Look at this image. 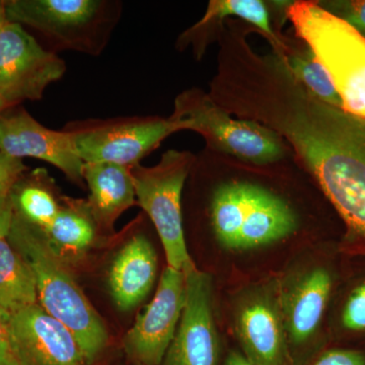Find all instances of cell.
I'll return each mask as SVG.
<instances>
[{
	"label": "cell",
	"mask_w": 365,
	"mask_h": 365,
	"mask_svg": "<svg viewBox=\"0 0 365 365\" xmlns=\"http://www.w3.org/2000/svg\"><path fill=\"white\" fill-rule=\"evenodd\" d=\"M242 111L294 146L344 220L341 251L365 257V118L319 100L284 66L255 83Z\"/></svg>",
	"instance_id": "6da1fadb"
},
{
	"label": "cell",
	"mask_w": 365,
	"mask_h": 365,
	"mask_svg": "<svg viewBox=\"0 0 365 365\" xmlns=\"http://www.w3.org/2000/svg\"><path fill=\"white\" fill-rule=\"evenodd\" d=\"M346 259L339 245H312L276 275L292 365H307L330 347L329 313Z\"/></svg>",
	"instance_id": "7a4b0ae2"
},
{
	"label": "cell",
	"mask_w": 365,
	"mask_h": 365,
	"mask_svg": "<svg viewBox=\"0 0 365 365\" xmlns=\"http://www.w3.org/2000/svg\"><path fill=\"white\" fill-rule=\"evenodd\" d=\"M7 239L32 269L40 306L71 331L88 365H98L109 335L63 259L50 246L41 228L16 212Z\"/></svg>",
	"instance_id": "3957f363"
},
{
	"label": "cell",
	"mask_w": 365,
	"mask_h": 365,
	"mask_svg": "<svg viewBox=\"0 0 365 365\" xmlns=\"http://www.w3.org/2000/svg\"><path fill=\"white\" fill-rule=\"evenodd\" d=\"M211 223L220 246L247 252L271 246L297 228L294 210L279 196L248 182H232L216 190Z\"/></svg>",
	"instance_id": "277c9868"
},
{
	"label": "cell",
	"mask_w": 365,
	"mask_h": 365,
	"mask_svg": "<svg viewBox=\"0 0 365 365\" xmlns=\"http://www.w3.org/2000/svg\"><path fill=\"white\" fill-rule=\"evenodd\" d=\"M287 14L332 78L343 110L365 118V37L314 2H294Z\"/></svg>",
	"instance_id": "5b68a950"
},
{
	"label": "cell",
	"mask_w": 365,
	"mask_h": 365,
	"mask_svg": "<svg viewBox=\"0 0 365 365\" xmlns=\"http://www.w3.org/2000/svg\"><path fill=\"white\" fill-rule=\"evenodd\" d=\"M188 151L168 150L153 167L131 168L137 205L157 228L168 266L186 274L195 267L186 241L182 220V192L192 165Z\"/></svg>",
	"instance_id": "8992f818"
},
{
	"label": "cell",
	"mask_w": 365,
	"mask_h": 365,
	"mask_svg": "<svg viewBox=\"0 0 365 365\" xmlns=\"http://www.w3.org/2000/svg\"><path fill=\"white\" fill-rule=\"evenodd\" d=\"M185 130L198 132L213 148L256 165L276 162L283 155L281 137L251 120L235 119L210 96L190 90L178 96L172 116Z\"/></svg>",
	"instance_id": "52a82bcc"
},
{
	"label": "cell",
	"mask_w": 365,
	"mask_h": 365,
	"mask_svg": "<svg viewBox=\"0 0 365 365\" xmlns=\"http://www.w3.org/2000/svg\"><path fill=\"white\" fill-rule=\"evenodd\" d=\"M237 349L255 365H292L281 311L277 276L237 288L230 300Z\"/></svg>",
	"instance_id": "ba28073f"
},
{
	"label": "cell",
	"mask_w": 365,
	"mask_h": 365,
	"mask_svg": "<svg viewBox=\"0 0 365 365\" xmlns=\"http://www.w3.org/2000/svg\"><path fill=\"white\" fill-rule=\"evenodd\" d=\"M63 130L71 134L83 163L133 168L168 136L185 127L173 117H122L72 122Z\"/></svg>",
	"instance_id": "9c48e42d"
},
{
	"label": "cell",
	"mask_w": 365,
	"mask_h": 365,
	"mask_svg": "<svg viewBox=\"0 0 365 365\" xmlns=\"http://www.w3.org/2000/svg\"><path fill=\"white\" fill-rule=\"evenodd\" d=\"M66 71V62L19 24L7 21L0 28V97L9 107L41 100Z\"/></svg>",
	"instance_id": "30bf717a"
},
{
	"label": "cell",
	"mask_w": 365,
	"mask_h": 365,
	"mask_svg": "<svg viewBox=\"0 0 365 365\" xmlns=\"http://www.w3.org/2000/svg\"><path fill=\"white\" fill-rule=\"evenodd\" d=\"M210 274L194 267L186 273V302L174 339L160 365H222Z\"/></svg>",
	"instance_id": "8fae6325"
},
{
	"label": "cell",
	"mask_w": 365,
	"mask_h": 365,
	"mask_svg": "<svg viewBox=\"0 0 365 365\" xmlns=\"http://www.w3.org/2000/svg\"><path fill=\"white\" fill-rule=\"evenodd\" d=\"M186 302V274L163 270L155 297L125 335L123 350L133 365H160L177 332Z\"/></svg>",
	"instance_id": "7c38bea8"
},
{
	"label": "cell",
	"mask_w": 365,
	"mask_h": 365,
	"mask_svg": "<svg viewBox=\"0 0 365 365\" xmlns=\"http://www.w3.org/2000/svg\"><path fill=\"white\" fill-rule=\"evenodd\" d=\"M105 1L98 0H9L7 21L31 26L63 48L88 52V35L105 18Z\"/></svg>",
	"instance_id": "4fadbf2b"
},
{
	"label": "cell",
	"mask_w": 365,
	"mask_h": 365,
	"mask_svg": "<svg viewBox=\"0 0 365 365\" xmlns=\"http://www.w3.org/2000/svg\"><path fill=\"white\" fill-rule=\"evenodd\" d=\"M6 319L18 365H88L71 331L40 304Z\"/></svg>",
	"instance_id": "5bb4252c"
},
{
	"label": "cell",
	"mask_w": 365,
	"mask_h": 365,
	"mask_svg": "<svg viewBox=\"0 0 365 365\" xmlns=\"http://www.w3.org/2000/svg\"><path fill=\"white\" fill-rule=\"evenodd\" d=\"M0 116V151L21 158L44 160L61 170L71 181L83 186V160L68 132L46 128L25 109Z\"/></svg>",
	"instance_id": "9a60e30c"
},
{
	"label": "cell",
	"mask_w": 365,
	"mask_h": 365,
	"mask_svg": "<svg viewBox=\"0 0 365 365\" xmlns=\"http://www.w3.org/2000/svg\"><path fill=\"white\" fill-rule=\"evenodd\" d=\"M158 272V256L148 237L136 235L113 262L109 287L118 309L130 311L150 294Z\"/></svg>",
	"instance_id": "2e32d148"
},
{
	"label": "cell",
	"mask_w": 365,
	"mask_h": 365,
	"mask_svg": "<svg viewBox=\"0 0 365 365\" xmlns=\"http://www.w3.org/2000/svg\"><path fill=\"white\" fill-rule=\"evenodd\" d=\"M346 264L328 318L331 346L364 348L365 345V257Z\"/></svg>",
	"instance_id": "e0dca14e"
},
{
	"label": "cell",
	"mask_w": 365,
	"mask_h": 365,
	"mask_svg": "<svg viewBox=\"0 0 365 365\" xmlns=\"http://www.w3.org/2000/svg\"><path fill=\"white\" fill-rule=\"evenodd\" d=\"M83 177L90 190L88 207L98 227H112L122 213L136 205L131 168L111 163H85Z\"/></svg>",
	"instance_id": "ac0fdd59"
},
{
	"label": "cell",
	"mask_w": 365,
	"mask_h": 365,
	"mask_svg": "<svg viewBox=\"0 0 365 365\" xmlns=\"http://www.w3.org/2000/svg\"><path fill=\"white\" fill-rule=\"evenodd\" d=\"M98 225L88 200L64 199L56 217L42 232L52 249L64 260L81 256L95 241Z\"/></svg>",
	"instance_id": "d6986e66"
},
{
	"label": "cell",
	"mask_w": 365,
	"mask_h": 365,
	"mask_svg": "<svg viewBox=\"0 0 365 365\" xmlns=\"http://www.w3.org/2000/svg\"><path fill=\"white\" fill-rule=\"evenodd\" d=\"M39 304L32 269L9 242L0 241V309L6 318Z\"/></svg>",
	"instance_id": "ffe728a7"
},
{
	"label": "cell",
	"mask_w": 365,
	"mask_h": 365,
	"mask_svg": "<svg viewBox=\"0 0 365 365\" xmlns=\"http://www.w3.org/2000/svg\"><path fill=\"white\" fill-rule=\"evenodd\" d=\"M52 182L44 169L25 172L9 193L14 212L41 230L51 225L61 205Z\"/></svg>",
	"instance_id": "44dd1931"
},
{
	"label": "cell",
	"mask_w": 365,
	"mask_h": 365,
	"mask_svg": "<svg viewBox=\"0 0 365 365\" xmlns=\"http://www.w3.org/2000/svg\"><path fill=\"white\" fill-rule=\"evenodd\" d=\"M279 54L288 69L314 96L327 104L343 109L342 100L332 78L311 49L292 54L279 52Z\"/></svg>",
	"instance_id": "7402d4cb"
},
{
	"label": "cell",
	"mask_w": 365,
	"mask_h": 365,
	"mask_svg": "<svg viewBox=\"0 0 365 365\" xmlns=\"http://www.w3.org/2000/svg\"><path fill=\"white\" fill-rule=\"evenodd\" d=\"M234 16L253 24L267 35L276 48L285 49L271 28L270 20L265 4L259 0H212L209 2L207 11L202 20L194 29L202 28L211 21L222 20L225 16Z\"/></svg>",
	"instance_id": "603a6c76"
},
{
	"label": "cell",
	"mask_w": 365,
	"mask_h": 365,
	"mask_svg": "<svg viewBox=\"0 0 365 365\" xmlns=\"http://www.w3.org/2000/svg\"><path fill=\"white\" fill-rule=\"evenodd\" d=\"M319 6L344 21L365 37V0L327 1Z\"/></svg>",
	"instance_id": "cb8c5ba5"
},
{
	"label": "cell",
	"mask_w": 365,
	"mask_h": 365,
	"mask_svg": "<svg viewBox=\"0 0 365 365\" xmlns=\"http://www.w3.org/2000/svg\"><path fill=\"white\" fill-rule=\"evenodd\" d=\"M307 365H365V348L330 346Z\"/></svg>",
	"instance_id": "d4e9b609"
},
{
	"label": "cell",
	"mask_w": 365,
	"mask_h": 365,
	"mask_svg": "<svg viewBox=\"0 0 365 365\" xmlns=\"http://www.w3.org/2000/svg\"><path fill=\"white\" fill-rule=\"evenodd\" d=\"M26 170L23 160L0 151V196H9L14 184Z\"/></svg>",
	"instance_id": "484cf974"
},
{
	"label": "cell",
	"mask_w": 365,
	"mask_h": 365,
	"mask_svg": "<svg viewBox=\"0 0 365 365\" xmlns=\"http://www.w3.org/2000/svg\"><path fill=\"white\" fill-rule=\"evenodd\" d=\"M0 365H18L11 344L6 314L0 309Z\"/></svg>",
	"instance_id": "4316f807"
},
{
	"label": "cell",
	"mask_w": 365,
	"mask_h": 365,
	"mask_svg": "<svg viewBox=\"0 0 365 365\" xmlns=\"http://www.w3.org/2000/svg\"><path fill=\"white\" fill-rule=\"evenodd\" d=\"M14 216V209L9 196H0V241L9 237Z\"/></svg>",
	"instance_id": "83f0119b"
},
{
	"label": "cell",
	"mask_w": 365,
	"mask_h": 365,
	"mask_svg": "<svg viewBox=\"0 0 365 365\" xmlns=\"http://www.w3.org/2000/svg\"><path fill=\"white\" fill-rule=\"evenodd\" d=\"M222 365H255L251 364L248 359H245L237 348L230 349L225 352V359H223Z\"/></svg>",
	"instance_id": "f1b7e54d"
},
{
	"label": "cell",
	"mask_w": 365,
	"mask_h": 365,
	"mask_svg": "<svg viewBox=\"0 0 365 365\" xmlns=\"http://www.w3.org/2000/svg\"><path fill=\"white\" fill-rule=\"evenodd\" d=\"M6 16V1L0 0V28L7 23Z\"/></svg>",
	"instance_id": "f546056e"
},
{
	"label": "cell",
	"mask_w": 365,
	"mask_h": 365,
	"mask_svg": "<svg viewBox=\"0 0 365 365\" xmlns=\"http://www.w3.org/2000/svg\"><path fill=\"white\" fill-rule=\"evenodd\" d=\"M9 106L6 104V101L4 100L1 97H0V116H1L2 113L6 111L7 109H9Z\"/></svg>",
	"instance_id": "4dcf8cb0"
},
{
	"label": "cell",
	"mask_w": 365,
	"mask_h": 365,
	"mask_svg": "<svg viewBox=\"0 0 365 365\" xmlns=\"http://www.w3.org/2000/svg\"><path fill=\"white\" fill-rule=\"evenodd\" d=\"M132 365H133V364H132Z\"/></svg>",
	"instance_id": "1f68e13d"
}]
</instances>
